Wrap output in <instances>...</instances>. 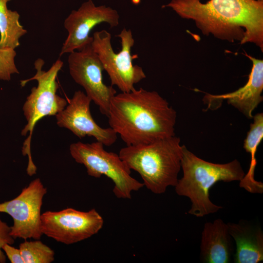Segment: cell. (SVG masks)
Returning <instances> with one entry per match:
<instances>
[{
	"mask_svg": "<svg viewBox=\"0 0 263 263\" xmlns=\"http://www.w3.org/2000/svg\"><path fill=\"white\" fill-rule=\"evenodd\" d=\"M162 7L193 20L204 35L241 44L253 43L263 51V0H171Z\"/></svg>",
	"mask_w": 263,
	"mask_h": 263,
	"instance_id": "obj_1",
	"label": "cell"
},
{
	"mask_svg": "<svg viewBox=\"0 0 263 263\" xmlns=\"http://www.w3.org/2000/svg\"><path fill=\"white\" fill-rule=\"evenodd\" d=\"M16 54L15 49L0 48V80L9 81L12 75L19 74L15 62Z\"/></svg>",
	"mask_w": 263,
	"mask_h": 263,
	"instance_id": "obj_19",
	"label": "cell"
},
{
	"mask_svg": "<svg viewBox=\"0 0 263 263\" xmlns=\"http://www.w3.org/2000/svg\"><path fill=\"white\" fill-rule=\"evenodd\" d=\"M47 188L39 178L31 181L16 198L0 203V212L7 213L12 218L11 235L16 238L39 240L41 208Z\"/></svg>",
	"mask_w": 263,
	"mask_h": 263,
	"instance_id": "obj_9",
	"label": "cell"
},
{
	"mask_svg": "<svg viewBox=\"0 0 263 263\" xmlns=\"http://www.w3.org/2000/svg\"><path fill=\"white\" fill-rule=\"evenodd\" d=\"M176 112L156 91L143 88L115 94L108 114L110 127L127 146L174 136Z\"/></svg>",
	"mask_w": 263,
	"mask_h": 263,
	"instance_id": "obj_2",
	"label": "cell"
},
{
	"mask_svg": "<svg viewBox=\"0 0 263 263\" xmlns=\"http://www.w3.org/2000/svg\"><path fill=\"white\" fill-rule=\"evenodd\" d=\"M19 248L24 263H51L55 260L54 250L38 240H25Z\"/></svg>",
	"mask_w": 263,
	"mask_h": 263,
	"instance_id": "obj_18",
	"label": "cell"
},
{
	"mask_svg": "<svg viewBox=\"0 0 263 263\" xmlns=\"http://www.w3.org/2000/svg\"><path fill=\"white\" fill-rule=\"evenodd\" d=\"M252 62V67L246 83L237 90L225 94L214 95L207 94L205 96L208 107L214 102L226 100L245 117L252 118V113L263 101V60L255 58L245 53Z\"/></svg>",
	"mask_w": 263,
	"mask_h": 263,
	"instance_id": "obj_13",
	"label": "cell"
},
{
	"mask_svg": "<svg viewBox=\"0 0 263 263\" xmlns=\"http://www.w3.org/2000/svg\"><path fill=\"white\" fill-rule=\"evenodd\" d=\"M104 220L94 208L82 211L68 207L41 215L40 231L58 242L71 244L89 238L102 228Z\"/></svg>",
	"mask_w": 263,
	"mask_h": 263,
	"instance_id": "obj_8",
	"label": "cell"
},
{
	"mask_svg": "<svg viewBox=\"0 0 263 263\" xmlns=\"http://www.w3.org/2000/svg\"><path fill=\"white\" fill-rule=\"evenodd\" d=\"M91 101L83 92H75L68 104L55 115L56 124L80 138L93 136L104 146H111L116 142L117 134L111 127L102 128L94 121L90 112Z\"/></svg>",
	"mask_w": 263,
	"mask_h": 263,
	"instance_id": "obj_12",
	"label": "cell"
},
{
	"mask_svg": "<svg viewBox=\"0 0 263 263\" xmlns=\"http://www.w3.org/2000/svg\"><path fill=\"white\" fill-rule=\"evenodd\" d=\"M200 259L206 263H228L234 255L232 238L222 219L205 224L200 244Z\"/></svg>",
	"mask_w": 263,
	"mask_h": 263,
	"instance_id": "obj_14",
	"label": "cell"
},
{
	"mask_svg": "<svg viewBox=\"0 0 263 263\" xmlns=\"http://www.w3.org/2000/svg\"><path fill=\"white\" fill-rule=\"evenodd\" d=\"M2 250L11 263H24L19 248H17L12 244H5L2 246Z\"/></svg>",
	"mask_w": 263,
	"mask_h": 263,
	"instance_id": "obj_21",
	"label": "cell"
},
{
	"mask_svg": "<svg viewBox=\"0 0 263 263\" xmlns=\"http://www.w3.org/2000/svg\"><path fill=\"white\" fill-rule=\"evenodd\" d=\"M10 0H0V48L15 49L19 46V38L27 30L19 22V13L8 8Z\"/></svg>",
	"mask_w": 263,
	"mask_h": 263,
	"instance_id": "obj_17",
	"label": "cell"
},
{
	"mask_svg": "<svg viewBox=\"0 0 263 263\" xmlns=\"http://www.w3.org/2000/svg\"><path fill=\"white\" fill-rule=\"evenodd\" d=\"M98 141L91 143L77 142L70 146V152L76 162L83 165L88 174L94 178L105 175L114 184L113 191L119 199L131 198L132 192L144 187L131 175V170L119 155L109 152Z\"/></svg>",
	"mask_w": 263,
	"mask_h": 263,
	"instance_id": "obj_6",
	"label": "cell"
},
{
	"mask_svg": "<svg viewBox=\"0 0 263 263\" xmlns=\"http://www.w3.org/2000/svg\"><path fill=\"white\" fill-rule=\"evenodd\" d=\"M119 15L117 12L105 5L96 6L92 0L82 4L77 10H73L64 21L68 32L59 56L81 49L91 44V30L97 25L105 22L111 27L118 26Z\"/></svg>",
	"mask_w": 263,
	"mask_h": 263,
	"instance_id": "obj_11",
	"label": "cell"
},
{
	"mask_svg": "<svg viewBox=\"0 0 263 263\" xmlns=\"http://www.w3.org/2000/svg\"><path fill=\"white\" fill-rule=\"evenodd\" d=\"M181 168L183 175L174 187L175 192L189 199L191 205L188 213L197 217L222 208L209 198V190L214 184L219 181H240L245 174L237 159L225 164L209 162L197 156L185 145H182Z\"/></svg>",
	"mask_w": 263,
	"mask_h": 263,
	"instance_id": "obj_3",
	"label": "cell"
},
{
	"mask_svg": "<svg viewBox=\"0 0 263 263\" xmlns=\"http://www.w3.org/2000/svg\"><path fill=\"white\" fill-rule=\"evenodd\" d=\"M259 0V1H262V0Z\"/></svg>",
	"mask_w": 263,
	"mask_h": 263,
	"instance_id": "obj_22",
	"label": "cell"
},
{
	"mask_svg": "<svg viewBox=\"0 0 263 263\" xmlns=\"http://www.w3.org/2000/svg\"><path fill=\"white\" fill-rule=\"evenodd\" d=\"M44 64L43 59H37L34 63L35 75L29 79L20 81L21 87L33 80L38 82L37 86L32 88L22 107L27 124L22 130L21 134L24 136L28 134V136L23 143L22 153L23 156H28L26 171L30 176L35 174L37 169L31 153L32 136L36 124L44 117L56 115L67 105L66 100L57 94L58 84L56 78L63 66V62L57 59L47 71L42 70Z\"/></svg>",
	"mask_w": 263,
	"mask_h": 263,
	"instance_id": "obj_5",
	"label": "cell"
},
{
	"mask_svg": "<svg viewBox=\"0 0 263 263\" xmlns=\"http://www.w3.org/2000/svg\"><path fill=\"white\" fill-rule=\"evenodd\" d=\"M11 228L6 223L0 218V263L6 262V255L3 253L2 246L5 244H13L15 239L11 235Z\"/></svg>",
	"mask_w": 263,
	"mask_h": 263,
	"instance_id": "obj_20",
	"label": "cell"
},
{
	"mask_svg": "<svg viewBox=\"0 0 263 263\" xmlns=\"http://www.w3.org/2000/svg\"><path fill=\"white\" fill-rule=\"evenodd\" d=\"M236 244L235 263H258L263 261V233L260 226L242 220L227 224Z\"/></svg>",
	"mask_w": 263,
	"mask_h": 263,
	"instance_id": "obj_15",
	"label": "cell"
},
{
	"mask_svg": "<svg viewBox=\"0 0 263 263\" xmlns=\"http://www.w3.org/2000/svg\"><path fill=\"white\" fill-rule=\"evenodd\" d=\"M116 37L121 44L117 53L112 47L111 34L105 30L94 33L91 45L110 77L111 86H116L121 92H129L146 76L141 67L132 63L138 56L131 54L134 44L132 31L124 28Z\"/></svg>",
	"mask_w": 263,
	"mask_h": 263,
	"instance_id": "obj_7",
	"label": "cell"
},
{
	"mask_svg": "<svg viewBox=\"0 0 263 263\" xmlns=\"http://www.w3.org/2000/svg\"><path fill=\"white\" fill-rule=\"evenodd\" d=\"M252 118L253 122L244 144V149L250 155V163L248 171L240 181L239 186L250 193L260 194L263 191V183L255 180L254 172L257 164L256 152L263 138V113H258Z\"/></svg>",
	"mask_w": 263,
	"mask_h": 263,
	"instance_id": "obj_16",
	"label": "cell"
},
{
	"mask_svg": "<svg viewBox=\"0 0 263 263\" xmlns=\"http://www.w3.org/2000/svg\"><path fill=\"white\" fill-rule=\"evenodd\" d=\"M118 155L131 170L140 174L144 186L155 194L164 193L177 183L182 145L175 135L149 144L126 146Z\"/></svg>",
	"mask_w": 263,
	"mask_h": 263,
	"instance_id": "obj_4",
	"label": "cell"
},
{
	"mask_svg": "<svg viewBox=\"0 0 263 263\" xmlns=\"http://www.w3.org/2000/svg\"><path fill=\"white\" fill-rule=\"evenodd\" d=\"M68 63L72 78L84 89L100 113L107 116L111 99L116 91L103 82V67L91 44L69 53Z\"/></svg>",
	"mask_w": 263,
	"mask_h": 263,
	"instance_id": "obj_10",
	"label": "cell"
}]
</instances>
